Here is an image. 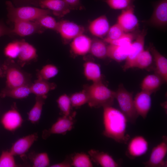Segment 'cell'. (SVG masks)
<instances>
[{
	"mask_svg": "<svg viewBox=\"0 0 167 167\" xmlns=\"http://www.w3.org/2000/svg\"><path fill=\"white\" fill-rule=\"evenodd\" d=\"M36 0H13L16 4L21 5L32 4L35 5Z\"/></svg>",
	"mask_w": 167,
	"mask_h": 167,
	"instance_id": "45",
	"label": "cell"
},
{
	"mask_svg": "<svg viewBox=\"0 0 167 167\" xmlns=\"http://www.w3.org/2000/svg\"><path fill=\"white\" fill-rule=\"evenodd\" d=\"M148 22L150 24L157 27H163L166 25L167 0H161L156 4Z\"/></svg>",
	"mask_w": 167,
	"mask_h": 167,
	"instance_id": "18",
	"label": "cell"
},
{
	"mask_svg": "<svg viewBox=\"0 0 167 167\" xmlns=\"http://www.w3.org/2000/svg\"><path fill=\"white\" fill-rule=\"evenodd\" d=\"M7 16L13 22L17 21H35L44 15L52 13L48 9L30 6L16 7L10 1L6 2Z\"/></svg>",
	"mask_w": 167,
	"mask_h": 167,
	"instance_id": "3",
	"label": "cell"
},
{
	"mask_svg": "<svg viewBox=\"0 0 167 167\" xmlns=\"http://www.w3.org/2000/svg\"><path fill=\"white\" fill-rule=\"evenodd\" d=\"M125 33L134 30L139 25L137 18L134 14V6L132 5L122 10L118 18V22Z\"/></svg>",
	"mask_w": 167,
	"mask_h": 167,
	"instance_id": "11",
	"label": "cell"
},
{
	"mask_svg": "<svg viewBox=\"0 0 167 167\" xmlns=\"http://www.w3.org/2000/svg\"><path fill=\"white\" fill-rule=\"evenodd\" d=\"M103 40L97 38L92 40L90 52L94 56L100 59L107 57V45Z\"/></svg>",
	"mask_w": 167,
	"mask_h": 167,
	"instance_id": "29",
	"label": "cell"
},
{
	"mask_svg": "<svg viewBox=\"0 0 167 167\" xmlns=\"http://www.w3.org/2000/svg\"><path fill=\"white\" fill-rule=\"evenodd\" d=\"M128 143L126 154L131 159H134L143 155L148 149V142L141 135L134 137Z\"/></svg>",
	"mask_w": 167,
	"mask_h": 167,
	"instance_id": "10",
	"label": "cell"
},
{
	"mask_svg": "<svg viewBox=\"0 0 167 167\" xmlns=\"http://www.w3.org/2000/svg\"><path fill=\"white\" fill-rule=\"evenodd\" d=\"M76 114V112H74L69 116L59 118L50 128L43 131V138L46 139L53 134L64 135L71 131L74 127Z\"/></svg>",
	"mask_w": 167,
	"mask_h": 167,
	"instance_id": "6",
	"label": "cell"
},
{
	"mask_svg": "<svg viewBox=\"0 0 167 167\" xmlns=\"http://www.w3.org/2000/svg\"><path fill=\"white\" fill-rule=\"evenodd\" d=\"M146 33V30L143 29L137 36L135 41L131 43L129 54L122 67L124 71L133 68L136 58L144 49L145 38Z\"/></svg>",
	"mask_w": 167,
	"mask_h": 167,
	"instance_id": "8",
	"label": "cell"
},
{
	"mask_svg": "<svg viewBox=\"0 0 167 167\" xmlns=\"http://www.w3.org/2000/svg\"><path fill=\"white\" fill-rule=\"evenodd\" d=\"M57 102L62 116H68L72 113L70 97L67 94H65L59 96Z\"/></svg>",
	"mask_w": 167,
	"mask_h": 167,
	"instance_id": "34",
	"label": "cell"
},
{
	"mask_svg": "<svg viewBox=\"0 0 167 167\" xmlns=\"http://www.w3.org/2000/svg\"><path fill=\"white\" fill-rule=\"evenodd\" d=\"M5 76L3 70L0 66V77H3Z\"/></svg>",
	"mask_w": 167,
	"mask_h": 167,
	"instance_id": "46",
	"label": "cell"
},
{
	"mask_svg": "<svg viewBox=\"0 0 167 167\" xmlns=\"http://www.w3.org/2000/svg\"><path fill=\"white\" fill-rule=\"evenodd\" d=\"M83 72L85 78L93 83L102 81V76L100 66L94 62H85L83 65Z\"/></svg>",
	"mask_w": 167,
	"mask_h": 167,
	"instance_id": "25",
	"label": "cell"
},
{
	"mask_svg": "<svg viewBox=\"0 0 167 167\" xmlns=\"http://www.w3.org/2000/svg\"><path fill=\"white\" fill-rule=\"evenodd\" d=\"M135 0H106L105 2L111 8L115 10L125 9L133 5Z\"/></svg>",
	"mask_w": 167,
	"mask_h": 167,
	"instance_id": "40",
	"label": "cell"
},
{
	"mask_svg": "<svg viewBox=\"0 0 167 167\" xmlns=\"http://www.w3.org/2000/svg\"><path fill=\"white\" fill-rule=\"evenodd\" d=\"M14 26L12 29L14 34L20 36H24L34 33H41L44 31L35 21H17L14 22Z\"/></svg>",
	"mask_w": 167,
	"mask_h": 167,
	"instance_id": "13",
	"label": "cell"
},
{
	"mask_svg": "<svg viewBox=\"0 0 167 167\" xmlns=\"http://www.w3.org/2000/svg\"><path fill=\"white\" fill-rule=\"evenodd\" d=\"M35 21L43 28L50 29L56 31L58 22L49 15L43 16Z\"/></svg>",
	"mask_w": 167,
	"mask_h": 167,
	"instance_id": "36",
	"label": "cell"
},
{
	"mask_svg": "<svg viewBox=\"0 0 167 167\" xmlns=\"http://www.w3.org/2000/svg\"><path fill=\"white\" fill-rule=\"evenodd\" d=\"M150 51L154 59L155 64V74L159 76L165 83L167 81V59L152 45Z\"/></svg>",
	"mask_w": 167,
	"mask_h": 167,
	"instance_id": "19",
	"label": "cell"
},
{
	"mask_svg": "<svg viewBox=\"0 0 167 167\" xmlns=\"http://www.w3.org/2000/svg\"><path fill=\"white\" fill-rule=\"evenodd\" d=\"M152 59V55L150 51L144 49L136 58L133 68L137 67L141 69H146L151 65Z\"/></svg>",
	"mask_w": 167,
	"mask_h": 167,
	"instance_id": "30",
	"label": "cell"
},
{
	"mask_svg": "<svg viewBox=\"0 0 167 167\" xmlns=\"http://www.w3.org/2000/svg\"><path fill=\"white\" fill-rule=\"evenodd\" d=\"M22 117L15 107L5 112L1 119V123L6 130L14 131L20 127L23 122Z\"/></svg>",
	"mask_w": 167,
	"mask_h": 167,
	"instance_id": "15",
	"label": "cell"
},
{
	"mask_svg": "<svg viewBox=\"0 0 167 167\" xmlns=\"http://www.w3.org/2000/svg\"><path fill=\"white\" fill-rule=\"evenodd\" d=\"M134 37V35L132 33L125 32L117 39L109 41L106 43L121 46L130 45L132 43Z\"/></svg>",
	"mask_w": 167,
	"mask_h": 167,
	"instance_id": "41",
	"label": "cell"
},
{
	"mask_svg": "<svg viewBox=\"0 0 167 167\" xmlns=\"http://www.w3.org/2000/svg\"><path fill=\"white\" fill-rule=\"evenodd\" d=\"M13 34L12 29L0 23V37L5 35H10Z\"/></svg>",
	"mask_w": 167,
	"mask_h": 167,
	"instance_id": "43",
	"label": "cell"
},
{
	"mask_svg": "<svg viewBox=\"0 0 167 167\" xmlns=\"http://www.w3.org/2000/svg\"><path fill=\"white\" fill-rule=\"evenodd\" d=\"M84 89L87 93V103L90 107L98 108L113 105L115 99V91L108 88L102 81L85 85Z\"/></svg>",
	"mask_w": 167,
	"mask_h": 167,
	"instance_id": "2",
	"label": "cell"
},
{
	"mask_svg": "<svg viewBox=\"0 0 167 167\" xmlns=\"http://www.w3.org/2000/svg\"><path fill=\"white\" fill-rule=\"evenodd\" d=\"M72 166L75 167H92L93 164L88 154L84 152H78L71 157Z\"/></svg>",
	"mask_w": 167,
	"mask_h": 167,
	"instance_id": "31",
	"label": "cell"
},
{
	"mask_svg": "<svg viewBox=\"0 0 167 167\" xmlns=\"http://www.w3.org/2000/svg\"><path fill=\"white\" fill-rule=\"evenodd\" d=\"M85 31L84 28L74 22L66 20L58 22L56 31L65 42L73 39Z\"/></svg>",
	"mask_w": 167,
	"mask_h": 167,
	"instance_id": "9",
	"label": "cell"
},
{
	"mask_svg": "<svg viewBox=\"0 0 167 167\" xmlns=\"http://www.w3.org/2000/svg\"><path fill=\"white\" fill-rule=\"evenodd\" d=\"M70 97L73 107L78 108L88 103V96L84 89L81 91L73 94Z\"/></svg>",
	"mask_w": 167,
	"mask_h": 167,
	"instance_id": "35",
	"label": "cell"
},
{
	"mask_svg": "<svg viewBox=\"0 0 167 167\" xmlns=\"http://www.w3.org/2000/svg\"><path fill=\"white\" fill-rule=\"evenodd\" d=\"M131 44L121 46L109 44L107 45V57L118 62L125 60L129 54Z\"/></svg>",
	"mask_w": 167,
	"mask_h": 167,
	"instance_id": "24",
	"label": "cell"
},
{
	"mask_svg": "<svg viewBox=\"0 0 167 167\" xmlns=\"http://www.w3.org/2000/svg\"><path fill=\"white\" fill-rule=\"evenodd\" d=\"M30 85H24L11 88H6L1 92V96L16 99H23L32 93Z\"/></svg>",
	"mask_w": 167,
	"mask_h": 167,
	"instance_id": "27",
	"label": "cell"
},
{
	"mask_svg": "<svg viewBox=\"0 0 167 167\" xmlns=\"http://www.w3.org/2000/svg\"><path fill=\"white\" fill-rule=\"evenodd\" d=\"M29 158L33 167H46L50 165L49 156L46 152L39 153H31Z\"/></svg>",
	"mask_w": 167,
	"mask_h": 167,
	"instance_id": "32",
	"label": "cell"
},
{
	"mask_svg": "<svg viewBox=\"0 0 167 167\" xmlns=\"http://www.w3.org/2000/svg\"><path fill=\"white\" fill-rule=\"evenodd\" d=\"M150 92L141 90L135 95L134 98V105L139 115L145 119L150 110L152 105Z\"/></svg>",
	"mask_w": 167,
	"mask_h": 167,
	"instance_id": "14",
	"label": "cell"
},
{
	"mask_svg": "<svg viewBox=\"0 0 167 167\" xmlns=\"http://www.w3.org/2000/svg\"><path fill=\"white\" fill-rule=\"evenodd\" d=\"M14 156L10 151H3L0 156V167L18 166Z\"/></svg>",
	"mask_w": 167,
	"mask_h": 167,
	"instance_id": "38",
	"label": "cell"
},
{
	"mask_svg": "<svg viewBox=\"0 0 167 167\" xmlns=\"http://www.w3.org/2000/svg\"><path fill=\"white\" fill-rule=\"evenodd\" d=\"M165 83L158 75L155 74L146 76L140 85L141 90L152 93L158 90L162 84Z\"/></svg>",
	"mask_w": 167,
	"mask_h": 167,
	"instance_id": "26",
	"label": "cell"
},
{
	"mask_svg": "<svg viewBox=\"0 0 167 167\" xmlns=\"http://www.w3.org/2000/svg\"><path fill=\"white\" fill-rule=\"evenodd\" d=\"M124 33L122 28L117 23L110 27L107 36L103 40L106 43L109 41L117 39Z\"/></svg>",
	"mask_w": 167,
	"mask_h": 167,
	"instance_id": "39",
	"label": "cell"
},
{
	"mask_svg": "<svg viewBox=\"0 0 167 167\" xmlns=\"http://www.w3.org/2000/svg\"><path fill=\"white\" fill-rule=\"evenodd\" d=\"M20 51L17 63L21 67L35 61L37 57V51L32 45L24 40L19 41Z\"/></svg>",
	"mask_w": 167,
	"mask_h": 167,
	"instance_id": "17",
	"label": "cell"
},
{
	"mask_svg": "<svg viewBox=\"0 0 167 167\" xmlns=\"http://www.w3.org/2000/svg\"><path fill=\"white\" fill-rule=\"evenodd\" d=\"M109 24L105 15L101 16L92 21L90 24L88 29L91 33L98 37L103 38L107 35Z\"/></svg>",
	"mask_w": 167,
	"mask_h": 167,
	"instance_id": "21",
	"label": "cell"
},
{
	"mask_svg": "<svg viewBox=\"0 0 167 167\" xmlns=\"http://www.w3.org/2000/svg\"><path fill=\"white\" fill-rule=\"evenodd\" d=\"M88 154L93 162L103 167H118L119 164L108 153L103 152L91 149Z\"/></svg>",
	"mask_w": 167,
	"mask_h": 167,
	"instance_id": "22",
	"label": "cell"
},
{
	"mask_svg": "<svg viewBox=\"0 0 167 167\" xmlns=\"http://www.w3.org/2000/svg\"><path fill=\"white\" fill-rule=\"evenodd\" d=\"M49 166L51 167H71L72 166L71 161L67 159L60 163L52 165Z\"/></svg>",
	"mask_w": 167,
	"mask_h": 167,
	"instance_id": "44",
	"label": "cell"
},
{
	"mask_svg": "<svg viewBox=\"0 0 167 167\" xmlns=\"http://www.w3.org/2000/svg\"><path fill=\"white\" fill-rule=\"evenodd\" d=\"M56 84L48 80L40 78H37L34 83H32L30 87L31 93L36 96L42 97L45 99L49 92L56 88Z\"/></svg>",
	"mask_w": 167,
	"mask_h": 167,
	"instance_id": "23",
	"label": "cell"
},
{
	"mask_svg": "<svg viewBox=\"0 0 167 167\" xmlns=\"http://www.w3.org/2000/svg\"><path fill=\"white\" fill-rule=\"evenodd\" d=\"M38 138L36 133L21 137L13 144L9 151L14 156L18 155L22 157L28 152Z\"/></svg>",
	"mask_w": 167,
	"mask_h": 167,
	"instance_id": "16",
	"label": "cell"
},
{
	"mask_svg": "<svg viewBox=\"0 0 167 167\" xmlns=\"http://www.w3.org/2000/svg\"><path fill=\"white\" fill-rule=\"evenodd\" d=\"M103 134L115 141L127 144L130 138L126 133L128 120L120 110L112 106L103 107Z\"/></svg>",
	"mask_w": 167,
	"mask_h": 167,
	"instance_id": "1",
	"label": "cell"
},
{
	"mask_svg": "<svg viewBox=\"0 0 167 167\" xmlns=\"http://www.w3.org/2000/svg\"><path fill=\"white\" fill-rule=\"evenodd\" d=\"M20 51L19 41H15L8 43L4 49L5 55L9 59L18 58Z\"/></svg>",
	"mask_w": 167,
	"mask_h": 167,
	"instance_id": "37",
	"label": "cell"
},
{
	"mask_svg": "<svg viewBox=\"0 0 167 167\" xmlns=\"http://www.w3.org/2000/svg\"><path fill=\"white\" fill-rule=\"evenodd\" d=\"M92 39L83 33L72 40L71 43V49L77 55H83L90 52Z\"/></svg>",
	"mask_w": 167,
	"mask_h": 167,
	"instance_id": "20",
	"label": "cell"
},
{
	"mask_svg": "<svg viewBox=\"0 0 167 167\" xmlns=\"http://www.w3.org/2000/svg\"><path fill=\"white\" fill-rule=\"evenodd\" d=\"M3 67V71L6 79V88L30 85L32 83L31 74L23 70L13 59H9Z\"/></svg>",
	"mask_w": 167,
	"mask_h": 167,
	"instance_id": "4",
	"label": "cell"
},
{
	"mask_svg": "<svg viewBox=\"0 0 167 167\" xmlns=\"http://www.w3.org/2000/svg\"><path fill=\"white\" fill-rule=\"evenodd\" d=\"M45 99L42 97L36 96L35 104L28 113V120L32 123L36 124L39 121Z\"/></svg>",
	"mask_w": 167,
	"mask_h": 167,
	"instance_id": "28",
	"label": "cell"
},
{
	"mask_svg": "<svg viewBox=\"0 0 167 167\" xmlns=\"http://www.w3.org/2000/svg\"><path fill=\"white\" fill-rule=\"evenodd\" d=\"M36 6L49 10L59 18L63 17L71 10L64 0H37Z\"/></svg>",
	"mask_w": 167,
	"mask_h": 167,
	"instance_id": "12",
	"label": "cell"
},
{
	"mask_svg": "<svg viewBox=\"0 0 167 167\" xmlns=\"http://www.w3.org/2000/svg\"><path fill=\"white\" fill-rule=\"evenodd\" d=\"M58 72V69L56 66L48 64L44 66L40 70L37 71V77L48 80L56 76Z\"/></svg>",
	"mask_w": 167,
	"mask_h": 167,
	"instance_id": "33",
	"label": "cell"
},
{
	"mask_svg": "<svg viewBox=\"0 0 167 167\" xmlns=\"http://www.w3.org/2000/svg\"><path fill=\"white\" fill-rule=\"evenodd\" d=\"M71 10H81L83 9L80 0H64Z\"/></svg>",
	"mask_w": 167,
	"mask_h": 167,
	"instance_id": "42",
	"label": "cell"
},
{
	"mask_svg": "<svg viewBox=\"0 0 167 167\" xmlns=\"http://www.w3.org/2000/svg\"><path fill=\"white\" fill-rule=\"evenodd\" d=\"M167 153V137L162 136L161 141L152 148L148 160L143 163L146 167H165Z\"/></svg>",
	"mask_w": 167,
	"mask_h": 167,
	"instance_id": "7",
	"label": "cell"
},
{
	"mask_svg": "<svg viewBox=\"0 0 167 167\" xmlns=\"http://www.w3.org/2000/svg\"><path fill=\"white\" fill-rule=\"evenodd\" d=\"M115 98L117 101L120 111L125 115L128 122L135 123L139 116L135 107L133 93L128 91L121 84L115 91Z\"/></svg>",
	"mask_w": 167,
	"mask_h": 167,
	"instance_id": "5",
	"label": "cell"
}]
</instances>
